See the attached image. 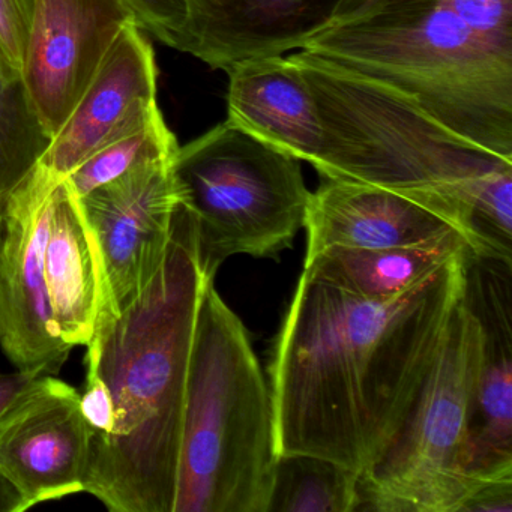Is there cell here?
Returning <instances> with one entry per match:
<instances>
[{"mask_svg":"<svg viewBox=\"0 0 512 512\" xmlns=\"http://www.w3.org/2000/svg\"><path fill=\"white\" fill-rule=\"evenodd\" d=\"M143 32L178 50L188 22L187 0H124Z\"/></svg>","mask_w":512,"mask_h":512,"instance_id":"22","label":"cell"},{"mask_svg":"<svg viewBox=\"0 0 512 512\" xmlns=\"http://www.w3.org/2000/svg\"><path fill=\"white\" fill-rule=\"evenodd\" d=\"M460 512H512V478L479 482Z\"/></svg>","mask_w":512,"mask_h":512,"instance_id":"24","label":"cell"},{"mask_svg":"<svg viewBox=\"0 0 512 512\" xmlns=\"http://www.w3.org/2000/svg\"><path fill=\"white\" fill-rule=\"evenodd\" d=\"M382 2L383 0H341L332 25L356 19V17L362 16L367 11L373 10L374 7L382 4Z\"/></svg>","mask_w":512,"mask_h":512,"instance_id":"27","label":"cell"},{"mask_svg":"<svg viewBox=\"0 0 512 512\" xmlns=\"http://www.w3.org/2000/svg\"><path fill=\"white\" fill-rule=\"evenodd\" d=\"M341 0H187L178 50L214 70L304 49L334 22Z\"/></svg>","mask_w":512,"mask_h":512,"instance_id":"14","label":"cell"},{"mask_svg":"<svg viewBox=\"0 0 512 512\" xmlns=\"http://www.w3.org/2000/svg\"><path fill=\"white\" fill-rule=\"evenodd\" d=\"M133 22L124 0H35L22 82L50 140Z\"/></svg>","mask_w":512,"mask_h":512,"instance_id":"9","label":"cell"},{"mask_svg":"<svg viewBox=\"0 0 512 512\" xmlns=\"http://www.w3.org/2000/svg\"><path fill=\"white\" fill-rule=\"evenodd\" d=\"M304 229L305 259L328 248L380 250L463 238L451 220L419 200L337 179H325L311 193Z\"/></svg>","mask_w":512,"mask_h":512,"instance_id":"15","label":"cell"},{"mask_svg":"<svg viewBox=\"0 0 512 512\" xmlns=\"http://www.w3.org/2000/svg\"><path fill=\"white\" fill-rule=\"evenodd\" d=\"M469 254L382 299L304 269L268 370L277 455H317L359 475L379 457L442 349Z\"/></svg>","mask_w":512,"mask_h":512,"instance_id":"1","label":"cell"},{"mask_svg":"<svg viewBox=\"0 0 512 512\" xmlns=\"http://www.w3.org/2000/svg\"><path fill=\"white\" fill-rule=\"evenodd\" d=\"M277 458L268 380L211 281L191 349L173 512H266Z\"/></svg>","mask_w":512,"mask_h":512,"instance_id":"5","label":"cell"},{"mask_svg":"<svg viewBox=\"0 0 512 512\" xmlns=\"http://www.w3.org/2000/svg\"><path fill=\"white\" fill-rule=\"evenodd\" d=\"M229 74L227 121L284 154L313 164L323 145L310 86L290 58L248 59Z\"/></svg>","mask_w":512,"mask_h":512,"instance_id":"17","label":"cell"},{"mask_svg":"<svg viewBox=\"0 0 512 512\" xmlns=\"http://www.w3.org/2000/svg\"><path fill=\"white\" fill-rule=\"evenodd\" d=\"M173 175L212 280L230 257L278 256L304 229L311 193L301 161L227 119L179 146Z\"/></svg>","mask_w":512,"mask_h":512,"instance_id":"6","label":"cell"},{"mask_svg":"<svg viewBox=\"0 0 512 512\" xmlns=\"http://www.w3.org/2000/svg\"><path fill=\"white\" fill-rule=\"evenodd\" d=\"M157 80L154 49L130 23L37 166L62 181L107 143L148 125L161 113Z\"/></svg>","mask_w":512,"mask_h":512,"instance_id":"12","label":"cell"},{"mask_svg":"<svg viewBox=\"0 0 512 512\" xmlns=\"http://www.w3.org/2000/svg\"><path fill=\"white\" fill-rule=\"evenodd\" d=\"M310 86L323 179L386 188L460 230L470 254L512 265V160L452 133L403 92L328 59L289 56Z\"/></svg>","mask_w":512,"mask_h":512,"instance_id":"3","label":"cell"},{"mask_svg":"<svg viewBox=\"0 0 512 512\" xmlns=\"http://www.w3.org/2000/svg\"><path fill=\"white\" fill-rule=\"evenodd\" d=\"M173 160L143 164L80 199L103 254L113 311L130 304L163 262L179 202Z\"/></svg>","mask_w":512,"mask_h":512,"instance_id":"10","label":"cell"},{"mask_svg":"<svg viewBox=\"0 0 512 512\" xmlns=\"http://www.w3.org/2000/svg\"><path fill=\"white\" fill-rule=\"evenodd\" d=\"M59 179L40 167L7 197L0 226V349L17 370L56 374L70 355L53 322L44 250Z\"/></svg>","mask_w":512,"mask_h":512,"instance_id":"8","label":"cell"},{"mask_svg":"<svg viewBox=\"0 0 512 512\" xmlns=\"http://www.w3.org/2000/svg\"><path fill=\"white\" fill-rule=\"evenodd\" d=\"M484 334L466 299L391 442L359 475L358 511L460 512L469 475L470 419Z\"/></svg>","mask_w":512,"mask_h":512,"instance_id":"7","label":"cell"},{"mask_svg":"<svg viewBox=\"0 0 512 512\" xmlns=\"http://www.w3.org/2000/svg\"><path fill=\"white\" fill-rule=\"evenodd\" d=\"M302 50L398 89L452 133L512 160V34L475 28L446 0H383Z\"/></svg>","mask_w":512,"mask_h":512,"instance_id":"4","label":"cell"},{"mask_svg":"<svg viewBox=\"0 0 512 512\" xmlns=\"http://www.w3.org/2000/svg\"><path fill=\"white\" fill-rule=\"evenodd\" d=\"M89 436L80 392L46 374L0 415V466L31 508L80 493Z\"/></svg>","mask_w":512,"mask_h":512,"instance_id":"11","label":"cell"},{"mask_svg":"<svg viewBox=\"0 0 512 512\" xmlns=\"http://www.w3.org/2000/svg\"><path fill=\"white\" fill-rule=\"evenodd\" d=\"M41 376L34 371L16 370L14 373H0V415L25 395Z\"/></svg>","mask_w":512,"mask_h":512,"instance_id":"25","label":"cell"},{"mask_svg":"<svg viewBox=\"0 0 512 512\" xmlns=\"http://www.w3.org/2000/svg\"><path fill=\"white\" fill-rule=\"evenodd\" d=\"M44 272L59 335L71 349L86 346L109 305V283L97 236L65 179L53 188Z\"/></svg>","mask_w":512,"mask_h":512,"instance_id":"16","label":"cell"},{"mask_svg":"<svg viewBox=\"0 0 512 512\" xmlns=\"http://www.w3.org/2000/svg\"><path fill=\"white\" fill-rule=\"evenodd\" d=\"M178 148L175 134L167 127L163 113H160L140 130L125 134L98 149L76 167L65 181L82 199L136 167L175 157Z\"/></svg>","mask_w":512,"mask_h":512,"instance_id":"21","label":"cell"},{"mask_svg":"<svg viewBox=\"0 0 512 512\" xmlns=\"http://www.w3.org/2000/svg\"><path fill=\"white\" fill-rule=\"evenodd\" d=\"M0 226H2V211H0Z\"/></svg>","mask_w":512,"mask_h":512,"instance_id":"28","label":"cell"},{"mask_svg":"<svg viewBox=\"0 0 512 512\" xmlns=\"http://www.w3.org/2000/svg\"><path fill=\"white\" fill-rule=\"evenodd\" d=\"M35 0H0V55L22 76Z\"/></svg>","mask_w":512,"mask_h":512,"instance_id":"23","label":"cell"},{"mask_svg":"<svg viewBox=\"0 0 512 512\" xmlns=\"http://www.w3.org/2000/svg\"><path fill=\"white\" fill-rule=\"evenodd\" d=\"M31 508L22 491L0 466V512H23Z\"/></svg>","mask_w":512,"mask_h":512,"instance_id":"26","label":"cell"},{"mask_svg":"<svg viewBox=\"0 0 512 512\" xmlns=\"http://www.w3.org/2000/svg\"><path fill=\"white\" fill-rule=\"evenodd\" d=\"M470 253L461 236L413 247L350 250L328 248L305 259L304 269L361 296L382 299L418 284L460 254Z\"/></svg>","mask_w":512,"mask_h":512,"instance_id":"18","label":"cell"},{"mask_svg":"<svg viewBox=\"0 0 512 512\" xmlns=\"http://www.w3.org/2000/svg\"><path fill=\"white\" fill-rule=\"evenodd\" d=\"M193 218L179 200L163 262L122 310L106 307L86 344V377L115 425L89 442L85 490L113 512H173L191 349L203 290Z\"/></svg>","mask_w":512,"mask_h":512,"instance_id":"2","label":"cell"},{"mask_svg":"<svg viewBox=\"0 0 512 512\" xmlns=\"http://www.w3.org/2000/svg\"><path fill=\"white\" fill-rule=\"evenodd\" d=\"M512 265L469 254L464 299L484 334L470 419L475 484L512 478Z\"/></svg>","mask_w":512,"mask_h":512,"instance_id":"13","label":"cell"},{"mask_svg":"<svg viewBox=\"0 0 512 512\" xmlns=\"http://www.w3.org/2000/svg\"><path fill=\"white\" fill-rule=\"evenodd\" d=\"M359 473L328 458L278 455L266 512H355Z\"/></svg>","mask_w":512,"mask_h":512,"instance_id":"19","label":"cell"},{"mask_svg":"<svg viewBox=\"0 0 512 512\" xmlns=\"http://www.w3.org/2000/svg\"><path fill=\"white\" fill-rule=\"evenodd\" d=\"M22 76L0 55V211L49 146Z\"/></svg>","mask_w":512,"mask_h":512,"instance_id":"20","label":"cell"}]
</instances>
